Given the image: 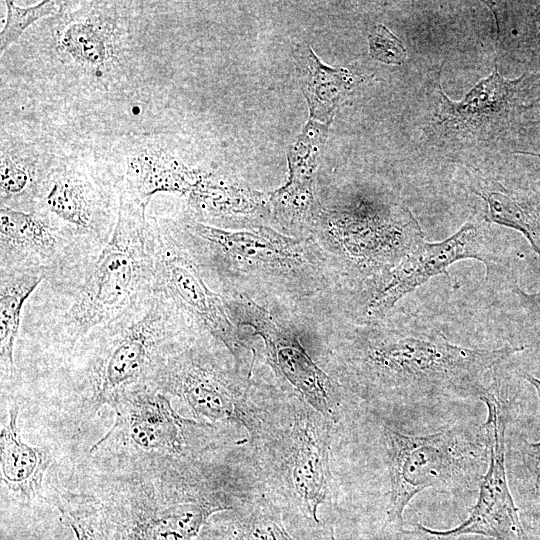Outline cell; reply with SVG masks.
<instances>
[{
	"mask_svg": "<svg viewBox=\"0 0 540 540\" xmlns=\"http://www.w3.org/2000/svg\"><path fill=\"white\" fill-rule=\"evenodd\" d=\"M111 408L114 424L93 447L117 441L147 455L182 458L188 454V431L202 425L181 417L166 395L151 385L125 392Z\"/></svg>",
	"mask_w": 540,
	"mask_h": 540,
	"instance_id": "14",
	"label": "cell"
},
{
	"mask_svg": "<svg viewBox=\"0 0 540 540\" xmlns=\"http://www.w3.org/2000/svg\"><path fill=\"white\" fill-rule=\"evenodd\" d=\"M17 417L18 408H11L8 423L1 428V478L11 491L29 498L40 487L46 457L43 450L21 440Z\"/></svg>",
	"mask_w": 540,
	"mask_h": 540,
	"instance_id": "19",
	"label": "cell"
},
{
	"mask_svg": "<svg viewBox=\"0 0 540 540\" xmlns=\"http://www.w3.org/2000/svg\"><path fill=\"white\" fill-rule=\"evenodd\" d=\"M204 177L167 153L151 150L129 159L125 181L120 187L147 207L159 192L191 193Z\"/></svg>",
	"mask_w": 540,
	"mask_h": 540,
	"instance_id": "17",
	"label": "cell"
},
{
	"mask_svg": "<svg viewBox=\"0 0 540 540\" xmlns=\"http://www.w3.org/2000/svg\"><path fill=\"white\" fill-rule=\"evenodd\" d=\"M331 421L302 402L284 430L265 426L252 444L277 486L303 515L319 523L318 509L332 492Z\"/></svg>",
	"mask_w": 540,
	"mask_h": 540,
	"instance_id": "6",
	"label": "cell"
},
{
	"mask_svg": "<svg viewBox=\"0 0 540 540\" xmlns=\"http://www.w3.org/2000/svg\"><path fill=\"white\" fill-rule=\"evenodd\" d=\"M193 324L162 293L153 292L94 329L68 353L77 359L73 387L94 409L150 385L166 359L185 345Z\"/></svg>",
	"mask_w": 540,
	"mask_h": 540,
	"instance_id": "3",
	"label": "cell"
},
{
	"mask_svg": "<svg viewBox=\"0 0 540 540\" xmlns=\"http://www.w3.org/2000/svg\"><path fill=\"white\" fill-rule=\"evenodd\" d=\"M489 223L485 218L481 221H468L445 240H422L389 271L385 284L367 306V316L371 319L384 317L401 298L432 277L441 274L448 276V267L457 261L476 259L490 269L496 262V247Z\"/></svg>",
	"mask_w": 540,
	"mask_h": 540,
	"instance_id": "13",
	"label": "cell"
},
{
	"mask_svg": "<svg viewBox=\"0 0 540 540\" xmlns=\"http://www.w3.org/2000/svg\"><path fill=\"white\" fill-rule=\"evenodd\" d=\"M209 540H296L286 529L276 508L264 501L209 531Z\"/></svg>",
	"mask_w": 540,
	"mask_h": 540,
	"instance_id": "21",
	"label": "cell"
},
{
	"mask_svg": "<svg viewBox=\"0 0 540 540\" xmlns=\"http://www.w3.org/2000/svg\"><path fill=\"white\" fill-rule=\"evenodd\" d=\"M92 262L44 211L1 205L0 269L40 273L41 287L59 291L72 286Z\"/></svg>",
	"mask_w": 540,
	"mask_h": 540,
	"instance_id": "9",
	"label": "cell"
},
{
	"mask_svg": "<svg viewBox=\"0 0 540 540\" xmlns=\"http://www.w3.org/2000/svg\"><path fill=\"white\" fill-rule=\"evenodd\" d=\"M119 190L118 218L108 243L72 286L37 288L25 305L22 331L69 353L88 333L153 292L154 217Z\"/></svg>",
	"mask_w": 540,
	"mask_h": 540,
	"instance_id": "1",
	"label": "cell"
},
{
	"mask_svg": "<svg viewBox=\"0 0 540 540\" xmlns=\"http://www.w3.org/2000/svg\"><path fill=\"white\" fill-rule=\"evenodd\" d=\"M478 398L488 411L483 425L489 447V463L480 481L477 501L466 520L455 528L442 531L422 525H417V528L422 533L437 537L479 535L499 540H526L509 489L505 466L506 409L489 383Z\"/></svg>",
	"mask_w": 540,
	"mask_h": 540,
	"instance_id": "11",
	"label": "cell"
},
{
	"mask_svg": "<svg viewBox=\"0 0 540 540\" xmlns=\"http://www.w3.org/2000/svg\"><path fill=\"white\" fill-rule=\"evenodd\" d=\"M154 258L153 289L240 360L244 344L227 313L226 301L210 290L193 257L155 217Z\"/></svg>",
	"mask_w": 540,
	"mask_h": 540,
	"instance_id": "10",
	"label": "cell"
},
{
	"mask_svg": "<svg viewBox=\"0 0 540 540\" xmlns=\"http://www.w3.org/2000/svg\"><path fill=\"white\" fill-rule=\"evenodd\" d=\"M44 281L40 273L0 269V362L2 380L16 376L15 345L26 303Z\"/></svg>",
	"mask_w": 540,
	"mask_h": 540,
	"instance_id": "18",
	"label": "cell"
},
{
	"mask_svg": "<svg viewBox=\"0 0 540 540\" xmlns=\"http://www.w3.org/2000/svg\"><path fill=\"white\" fill-rule=\"evenodd\" d=\"M464 540H499V539L486 537V536L472 535V536L464 537Z\"/></svg>",
	"mask_w": 540,
	"mask_h": 540,
	"instance_id": "28",
	"label": "cell"
},
{
	"mask_svg": "<svg viewBox=\"0 0 540 540\" xmlns=\"http://www.w3.org/2000/svg\"><path fill=\"white\" fill-rule=\"evenodd\" d=\"M197 264L223 271L234 264L292 267L304 263L299 242L268 229L227 231L200 222L165 224Z\"/></svg>",
	"mask_w": 540,
	"mask_h": 540,
	"instance_id": "15",
	"label": "cell"
},
{
	"mask_svg": "<svg viewBox=\"0 0 540 540\" xmlns=\"http://www.w3.org/2000/svg\"><path fill=\"white\" fill-rule=\"evenodd\" d=\"M516 154H523V155H531V156H535L539 159L540 161V153H534V152H527V151H516L515 152ZM538 171H540V166L539 168H537Z\"/></svg>",
	"mask_w": 540,
	"mask_h": 540,
	"instance_id": "29",
	"label": "cell"
},
{
	"mask_svg": "<svg viewBox=\"0 0 540 540\" xmlns=\"http://www.w3.org/2000/svg\"><path fill=\"white\" fill-rule=\"evenodd\" d=\"M241 324L253 328L265 346L269 364L299 399L332 423L340 419V394L331 378L311 359L297 335L250 300L226 301Z\"/></svg>",
	"mask_w": 540,
	"mask_h": 540,
	"instance_id": "12",
	"label": "cell"
},
{
	"mask_svg": "<svg viewBox=\"0 0 540 540\" xmlns=\"http://www.w3.org/2000/svg\"><path fill=\"white\" fill-rule=\"evenodd\" d=\"M150 385L180 398L200 419L243 425L252 442L264 431V416L251 402L248 387L201 347L188 343L180 347L161 365Z\"/></svg>",
	"mask_w": 540,
	"mask_h": 540,
	"instance_id": "8",
	"label": "cell"
},
{
	"mask_svg": "<svg viewBox=\"0 0 540 540\" xmlns=\"http://www.w3.org/2000/svg\"><path fill=\"white\" fill-rule=\"evenodd\" d=\"M62 43L78 61L101 64L107 59L105 38L91 25L73 24L64 33Z\"/></svg>",
	"mask_w": 540,
	"mask_h": 540,
	"instance_id": "22",
	"label": "cell"
},
{
	"mask_svg": "<svg viewBox=\"0 0 540 540\" xmlns=\"http://www.w3.org/2000/svg\"><path fill=\"white\" fill-rule=\"evenodd\" d=\"M533 28L530 32L529 43L532 45L536 58L540 59V5L537 9L535 19L533 22Z\"/></svg>",
	"mask_w": 540,
	"mask_h": 540,
	"instance_id": "27",
	"label": "cell"
},
{
	"mask_svg": "<svg viewBox=\"0 0 540 540\" xmlns=\"http://www.w3.org/2000/svg\"><path fill=\"white\" fill-rule=\"evenodd\" d=\"M368 42L371 57L378 61L400 65L407 58V51L401 40L382 24L370 31Z\"/></svg>",
	"mask_w": 540,
	"mask_h": 540,
	"instance_id": "24",
	"label": "cell"
},
{
	"mask_svg": "<svg viewBox=\"0 0 540 540\" xmlns=\"http://www.w3.org/2000/svg\"><path fill=\"white\" fill-rule=\"evenodd\" d=\"M429 75L427 108L421 128L423 144L451 159L494 157L504 149L520 116L531 107L535 75L503 78L495 64L460 101L451 100L441 86V68Z\"/></svg>",
	"mask_w": 540,
	"mask_h": 540,
	"instance_id": "4",
	"label": "cell"
},
{
	"mask_svg": "<svg viewBox=\"0 0 540 540\" xmlns=\"http://www.w3.org/2000/svg\"><path fill=\"white\" fill-rule=\"evenodd\" d=\"M7 17L0 34V53L3 54L12 44L17 42L22 33L38 19L51 15L59 9L55 1H42L38 5L22 8L13 1H5Z\"/></svg>",
	"mask_w": 540,
	"mask_h": 540,
	"instance_id": "23",
	"label": "cell"
},
{
	"mask_svg": "<svg viewBox=\"0 0 540 540\" xmlns=\"http://www.w3.org/2000/svg\"><path fill=\"white\" fill-rule=\"evenodd\" d=\"M523 377L534 387L540 401V379L523 372ZM522 464L531 492L540 500V441L531 443L522 440Z\"/></svg>",
	"mask_w": 540,
	"mask_h": 540,
	"instance_id": "25",
	"label": "cell"
},
{
	"mask_svg": "<svg viewBox=\"0 0 540 540\" xmlns=\"http://www.w3.org/2000/svg\"><path fill=\"white\" fill-rule=\"evenodd\" d=\"M526 348H468L434 330L410 329L364 338L355 345L349 366L374 397L405 403L479 397L494 367Z\"/></svg>",
	"mask_w": 540,
	"mask_h": 540,
	"instance_id": "2",
	"label": "cell"
},
{
	"mask_svg": "<svg viewBox=\"0 0 540 540\" xmlns=\"http://www.w3.org/2000/svg\"><path fill=\"white\" fill-rule=\"evenodd\" d=\"M187 470L129 492L116 540H193L213 514L234 509L226 489Z\"/></svg>",
	"mask_w": 540,
	"mask_h": 540,
	"instance_id": "7",
	"label": "cell"
},
{
	"mask_svg": "<svg viewBox=\"0 0 540 540\" xmlns=\"http://www.w3.org/2000/svg\"><path fill=\"white\" fill-rule=\"evenodd\" d=\"M35 210L51 216L91 260L108 243L117 222L101 193L85 176L73 171L44 180Z\"/></svg>",
	"mask_w": 540,
	"mask_h": 540,
	"instance_id": "16",
	"label": "cell"
},
{
	"mask_svg": "<svg viewBox=\"0 0 540 540\" xmlns=\"http://www.w3.org/2000/svg\"><path fill=\"white\" fill-rule=\"evenodd\" d=\"M470 188L486 204L485 219L521 232L540 257V216L500 182L482 175H469ZM540 300V290L536 294Z\"/></svg>",
	"mask_w": 540,
	"mask_h": 540,
	"instance_id": "20",
	"label": "cell"
},
{
	"mask_svg": "<svg viewBox=\"0 0 540 540\" xmlns=\"http://www.w3.org/2000/svg\"><path fill=\"white\" fill-rule=\"evenodd\" d=\"M71 527L77 540H101L100 535H97L89 525L74 516H72Z\"/></svg>",
	"mask_w": 540,
	"mask_h": 540,
	"instance_id": "26",
	"label": "cell"
},
{
	"mask_svg": "<svg viewBox=\"0 0 540 540\" xmlns=\"http://www.w3.org/2000/svg\"><path fill=\"white\" fill-rule=\"evenodd\" d=\"M390 479L389 516L401 525L411 499L426 489L451 492L482 479L489 449L484 425L457 422L423 436L383 426Z\"/></svg>",
	"mask_w": 540,
	"mask_h": 540,
	"instance_id": "5",
	"label": "cell"
}]
</instances>
